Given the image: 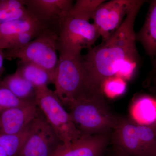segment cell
Listing matches in <instances>:
<instances>
[{
    "label": "cell",
    "instance_id": "obj_1",
    "mask_svg": "<svg viewBox=\"0 0 156 156\" xmlns=\"http://www.w3.org/2000/svg\"><path fill=\"white\" fill-rule=\"evenodd\" d=\"M146 2L136 0L122 25L105 41L82 55L89 94L103 93L104 81L114 76L129 80L136 71L140 57L134 25L140 9Z\"/></svg>",
    "mask_w": 156,
    "mask_h": 156
},
{
    "label": "cell",
    "instance_id": "obj_2",
    "mask_svg": "<svg viewBox=\"0 0 156 156\" xmlns=\"http://www.w3.org/2000/svg\"><path fill=\"white\" fill-rule=\"evenodd\" d=\"M67 109L82 136L109 133L117 126L120 118L112 112L102 93L78 98Z\"/></svg>",
    "mask_w": 156,
    "mask_h": 156
},
{
    "label": "cell",
    "instance_id": "obj_3",
    "mask_svg": "<svg viewBox=\"0 0 156 156\" xmlns=\"http://www.w3.org/2000/svg\"><path fill=\"white\" fill-rule=\"evenodd\" d=\"M81 56L59 55L53 84L54 92L65 108L74 101L88 95Z\"/></svg>",
    "mask_w": 156,
    "mask_h": 156
},
{
    "label": "cell",
    "instance_id": "obj_4",
    "mask_svg": "<svg viewBox=\"0 0 156 156\" xmlns=\"http://www.w3.org/2000/svg\"><path fill=\"white\" fill-rule=\"evenodd\" d=\"M90 20L69 12L62 20L57 34L59 55L81 56L83 49L92 48L100 37Z\"/></svg>",
    "mask_w": 156,
    "mask_h": 156
},
{
    "label": "cell",
    "instance_id": "obj_5",
    "mask_svg": "<svg viewBox=\"0 0 156 156\" xmlns=\"http://www.w3.org/2000/svg\"><path fill=\"white\" fill-rule=\"evenodd\" d=\"M36 102L62 143L75 142L82 136L54 91L48 87L37 89Z\"/></svg>",
    "mask_w": 156,
    "mask_h": 156
},
{
    "label": "cell",
    "instance_id": "obj_6",
    "mask_svg": "<svg viewBox=\"0 0 156 156\" xmlns=\"http://www.w3.org/2000/svg\"><path fill=\"white\" fill-rule=\"evenodd\" d=\"M57 38V31L46 29L23 48L15 50H4L5 58H19L20 61L34 63L48 70L54 77L58 60Z\"/></svg>",
    "mask_w": 156,
    "mask_h": 156
},
{
    "label": "cell",
    "instance_id": "obj_7",
    "mask_svg": "<svg viewBox=\"0 0 156 156\" xmlns=\"http://www.w3.org/2000/svg\"><path fill=\"white\" fill-rule=\"evenodd\" d=\"M62 144L40 110L32 131L18 156H50Z\"/></svg>",
    "mask_w": 156,
    "mask_h": 156
},
{
    "label": "cell",
    "instance_id": "obj_8",
    "mask_svg": "<svg viewBox=\"0 0 156 156\" xmlns=\"http://www.w3.org/2000/svg\"><path fill=\"white\" fill-rule=\"evenodd\" d=\"M136 0H112L101 4L92 19L102 42L105 41L122 25Z\"/></svg>",
    "mask_w": 156,
    "mask_h": 156
},
{
    "label": "cell",
    "instance_id": "obj_9",
    "mask_svg": "<svg viewBox=\"0 0 156 156\" xmlns=\"http://www.w3.org/2000/svg\"><path fill=\"white\" fill-rule=\"evenodd\" d=\"M24 2L30 13L42 25L57 31L60 21L74 4L71 0H24Z\"/></svg>",
    "mask_w": 156,
    "mask_h": 156
},
{
    "label": "cell",
    "instance_id": "obj_10",
    "mask_svg": "<svg viewBox=\"0 0 156 156\" xmlns=\"http://www.w3.org/2000/svg\"><path fill=\"white\" fill-rule=\"evenodd\" d=\"M109 134L82 136L75 142L62 144L50 156H101L108 145Z\"/></svg>",
    "mask_w": 156,
    "mask_h": 156
},
{
    "label": "cell",
    "instance_id": "obj_11",
    "mask_svg": "<svg viewBox=\"0 0 156 156\" xmlns=\"http://www.w3.org/2000/svg\"><path fill=\"white\" fill-rule=\"evenodd\" d=\"M136 126L133 121L120 118L113 130L115 149L129 156H148L136 133Z\"/></svg>",
    "mask_w": 156,
    "mask_h": 156
},
{
    "label": "cell",
    "instance_id": "obj_12",
    "mask_svg": "<svg viewBox=\"0 0 156 156\" xmlns=\"http://www.w3.org/2000/svg\"><path fill=\"white\" fill-rule=\"evenodd\" d=\"M36 101L0 112V134H14L25 129L38 114Z\"/></svg>",
    "mask_w": 156,
    "mask_h": 156
},
{
    "label": "cell",
    "instance_id": "obj_13",
    "mask_svg": "<svg viewBox=\"0 0 156 156\" xmlns=\"http://www.w3.org/2000/svg\"><path fill=\"white\" fill-rule=\"evenodd\" d=\"M136 39L142 44L148 56L154 58L156 55V0L150 2L145 22L136 34Z\"/></svg>",
    "mask_w": 156,
    "mask_h": 156
},
{
    "label": "cell",
    "instance_id": "obj_14",
    "mask_svg": "<svg viewBox=\"0 0 156 156\" xmlns=\"http://www.w3.org/2000/svg\"><path fill=\"white\" fill-rule=\"evenodd\" d=\"M46 28L33 16L11 21L0 25V49H7L10 42L23 31Z\"/></svg>",
    "mask_w": 156,
    "mask_h": 156
},
{
    "label": "cell",
    "instance_id": "obj_15",
    "mask_svg": "<svg viewBox=\"0 0 156 156\" xmlns=\"http://www.w3.org/2000/svg\"><path fill=\"white\" fill-rule=\"evenodd\" d=\"M132 119L136 124L150 126L156 121V99L143 95L136 98L131 106Z\"/></svg>",
    "mask_w": 156,
    "mask_h": 156
},
{
    "label": "cell",
    "instance_id": "obj_16",
    "mask_svg": "<svg viewBox=\"0 0 156 156\" xmlns=\"http://www.w3.org/2000/svg\"><path fill=\"white\" fill-rule=\"evenodd\" d=\"M17 71L36 89L48 87L53 84L52 74L37 65L19 60L17 62Z\"/></svg>",
    "mask_w": 156,
    "mask_h": 156
},
{
    "label": "cell",
    "instance_id": "obj_17",
    "mask_svg": "<svg viewBox=\"0 0 156 156\" xmlns=\"http://www.w3.org/2000/svg\"><path fill=\"white\" fill-rule=\"evenodd\" d=\"M2 83L20 99L36 101L37 89L17 71L6 76Z\"/></svg>",
    "mask_w": 156,
    "mask_h": 156
},
{
    "label": "cell",
    "instance_id": "obj_18",
    "mask_svg": "<svg viewBox=\"0 0 156 156\" xmlns=\"http://www.w3.org/2000/svg\"><path fill=\"white\" fill-rule=\"evenodd\" d=\"M35 119L25 129L18 133L14 134H0V146L5 149L8 156H19L32 131Z\"/></svg>",
    "mask_w": 156,
    "mask_h": 156
},
{
    "label": "cell",
    "instance_id": "obj_19",
    "mask_svg": "<svg viewBox=\"0 0 156 156\" xmlns=\"http://www.w3.org/2000/svg\"><path fill=\"white\" fill-rule=\"evenodd\" d=\"M32 16L24 0H0V25Z\"/></svg>",
    "mask_w": 156,
    "mask_h": 156
},
{
    "label": "cell",
    "instance_id": "obj_20",
    "mask_svg": "<svg viewBox=\"0 0 156 156\" xmlns=\"http://www.w3.org/2000/svg\"><path fill=\"white\" fill-rule=\"evenodd\" d=\"M136 127L140 140L148 156H154L156 151V135L153 130L150 126L136 123Z\"/></svg>",
    "mask_w": 156,
    "mask_h": 156
},
{
    "label": "cell",
    "instance_id": "obj_21",
    "mask_svg": "<svg viewBox=\"0 0 156 156\" xmlns=\"http://www.w3.org/2000/svg\"><path fill=\"white\" fill-rule=\"evenodd\" d=\"M103 0H77L70 11L72 14L92 19L94 12Z\"/></svg>",
    "mask_w": 156,
    "mask_h": 156
},
{
    "label": "cell",
    "instance_id": "obj_22",
    "mask_svg": "<svg viewBox=\"0 0 156 156\" xmlns=\"http://www.w3.org/2000/svg\"><path fill=\"white\" fill-rule=\"evenodd\" d=\"M126 89L125 80L118 76H114L107 79L102 86L104 95L115 98L124 94Z\"/></svg>",
    "mask_w": 156,
    "mask_h": 156
},
{
    "label": "cell",
    "instance_id": "obj_23",
    "mask_svg": "<svg viewBox=\"0 0 156 156\" xmlns=\"http://www.w3.org/2000/svg\"><path fill=\"white\" fill-rule=\"evenodd\" d=\"M31 102L20 99L0 81V112L22 106Z\"/></svg>",
    "mask_w": 156,
    "mask_h": 156
},
{
    "label": "cell",
    "instance_id": "obj_24",
    "mask_svg": "<svg viewBox=\"0 0 156 156\" xmlns=\"http://www.w3.org/2000/svg\"><path fill=\"white\" fill-rule=\"evenodd\" d=\"M46 28L37 29L20 33L11 40L5 50H15L23 48L37 37Z\"/></svg>",
    "mask_w": 156,
    "mask_h": 156
},
{
    "label": "cell",
    "instance_id": "obj_25",
    "mask_svg": "<svg viewBox=\"0 0 156 156\" xmlns=\"http://www.w3.org/2000/svg\"><path fill=\"white\" fill-rule=\"evenodd\" d=\"M5 58L4 50L0 49V76L2 75L4 71V60Z\"/></svg>",
    "mask_w": 156,
    "mask_h": 156
},
{
    "label": "cell",
    "instance_id": "obj_26",
    "mask_svg": "<svg viewBox=\"0 0 156 156\" xmlns=\"http://www.w3.org/2000/svg\"><path fill=\"white\" fill-rule=\"evenodd\" d=\"M155 74H156V55L154 58L152 69L151 71L150 75L151 76H152Z\"/></svg>",
    "mask_w": 156,
    "mask_h": 156
},
{
    "label": "cell",
    "instance_id": "obj_27",
    "mask_svg": "<svg viewBox=\"0 0 156 156\" xmlns=\"http://www.w3.org/2000/svg\"><path fill=\"white\" fill-rule=\"evenodd\" d=\"M114 151V153L113 156H129L115 149Z\"/></svg>",
    "mask_w": 156,
    "mask_h": 156
},
{
    "label": "cell",
    "instance_id": "obj_28",
    "mask_svg": "<svg viewBox=\"0 0 156 156\" xmlns=\"http://www.w3.org/2000/svg\"><path fill=\"white\" fill-rule=\"evenodd\" d=\"M0 156H9L5 151L0 146Z\"/></svg>",
    "mask_w": 156,
    "mask_h": 156
},
{
    "label": "cell",
    "instance_id": "obj_29",
    "mask_svg": "<svg viewBox=\"0 0 156 156\" xmlns=\"http://www.w3.org/2000/svg\"><path fill=\"white\" fill-rule=\"evenodd\" d=\"M149 126H150L151 128L152 129V130H153L155 134L156 135V121L153 124Z\"/></svg>",
    "mask_w": 156,
    "mask_h": 156
},
{
    "label": "cell",
    "instance_id": "obj_30",
    "mask_svg": "<svg viewBox=\"0 0 156 156\" xmlns=\"http://www.w3.org/2000/svg\"><path fill=\"white\" fill-rule=\"evenodd\" d=\"M154 156H156V151L155 154Z\"/></svg>",
    "mask_w": 156,
    "mask_h": 156
},
{
    "label": "cell",
    "instance_id": "obj_31",
    "mask_svg": "<svg viewBox=\"0 0 156 156\" xmlns=\"http://www.w3.org/2000/svg\"></svg>",
    "mask_w": 156,
    "mask_h": 156
}]
</instances>
